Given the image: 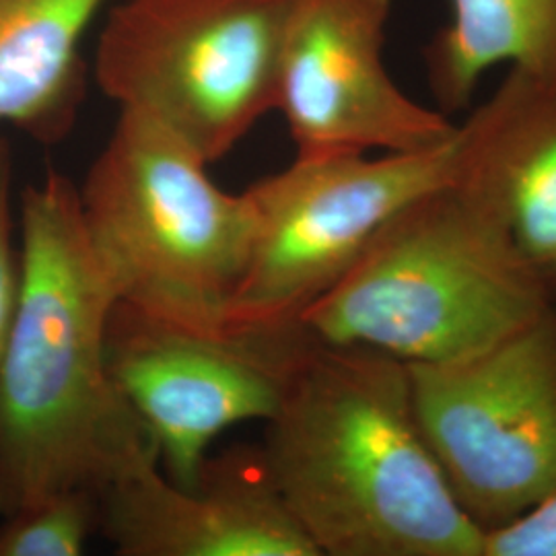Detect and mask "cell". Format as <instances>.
<instances>
[{
    "label": "cell",
    "instance_id": "4",
    "mask_svg": "<svg viewBox=\"0 0 556 556\" xmlns=\"http://www.w3.org/2000/svg\"><path fill=\"white\" fill-rule=\"evenodd\" d=\"M155 119L119 110L79 186L89 241L118 303L190 330L227 332L252 250L245 194Z\"/></svg>",
    "mask_w": 556,
    "mask_h": 556
},
{
    "label": "cell",
    "instance_id": "7",
    "mask_svg": "<svg viewBox=\"0 0 556 556\" xmlns=\"http://www.w3.org/2000/svg\"><path fill=\"white\" fill-rule=\"evenodd\" d=\"M418 420L486 534L556 491V305L464 357L408 365Z\"/></svg>",
    "mask_w": 556,
    "mask_h": 556
},
{
    "label": "cell",
    "instance_id": "14",
    "mask_svg": "<svg viewBox=\"0 0 556 556\" xmlns=\"http://www.w3.org/2000/svg\"><path fill=\"white\" fill-rule=\"evenodd\" d=\"M100 526V493H50L0 517V556H80Z\"/></svg>",
    "mask_w": 556,
    "mask_h": 556
},
{
    "label": "cell",
    "instance_id": "9",
    "mask_svg": "<svg viewBox=\"0 0 556 556\" xmlns=\"http://www.w3.org/2000/svg\"><path fill=\"white\" fill-rule=\"evenodd\" d=\"M392 0H287L277 112L299 157L418 153L457 124L406 96L386 68Z\"/></svg>",
    "mask_w": 556,
    "mask_h": 556
},
{
    "label": "cell",
    "instance_id": "11",
    "mask_svg": "<svg viewBox=\"0 0 556 556\" xmlns=\"http://www.w3.org/2000/svg\"><path fill=\"white\" fill-rule=\"evenodd\" d=\"M452 181L497 215L556 299V83L507 71L457 124Z\"/></svg>",
    "mask_w": 556,
    "mask_h": 556
},
{
    "label": "cell",
    "instance_id": "3",
    "mask_svg": "<svg viewBox=\"0 0 556 556\" xmlns=\"http://www.w3.org/2000/svg\"><path fill=\"white\" fill-rule=\"evenodd\" d=\"M555 305L497 215L447 181L397 211L299 324L415 365L470 355Z\"/></svg>",
    "mask_w": 556,
    "mask_h": 556
},
{
    "label": "cell",
    "instance_id": "16",
    "mask_svg": "<svg viewBox=\"0 0 556 556\" xmlns=\"http://www.w3.org/2000/svg\"><path fill=\"white\" fill-rule=\"evenodd\" d=\"M482 556H556V491L516 521L486 532Z\"/></svg>",
    "mask_w": 556,
    "mask_h": 556
},
{
    "label": "cell",
    "instance_id": "6",
    "mask_svg": "<svg viewBox=\"0 0 556 556\" xmlns=\"http://www.w3.org/2000/svg\"><path fill=\"white\" fill-rule=\"evenodd\" d=\"M452 178L454 139L418 153L295 155L252 184L243 192L252 250L231 303V330L299 324L397 211Z\"/></svg>",
    "mask_w": 556,
    "mask_h": 556
},
{
    "label": "cell",
    "instance_id": "8",
    "mask_svg": "<svg viewBox=\"0 0 556 556\" xmlns=\"http://www.w3.org/2000/svg\"><path fill=\"white\" fill-rule=\"evenodd\" d=\"M309 344L301 324L204 332L118 303L108 357L119 392L155 441L161 470L192 484L220 433L275 417Z\"/></svg>",
    "mask_w": 556,
    "mask_h": 556
},
{
    "label": "cell",
    "instance_id": "13",
    "mask_svg": "<svg viewBox=\"0 0 556 556\" xmlns=\"http://www.w3.org/2000/svg\"><path fill=\"white\" fill-rule=\"evenodd\" d=\"M450 11L422 50L431 96L445 116L468 110L497 66L556 83V0H450Z\"/></svg>",
    "mask_w": 556,
    "mask_h": 556
},
{
    "label": "cell",
    "instance_id": "5",
    "mask_svg": "<svg viewBox=\"0 0 556 556\" xmlns=\"http://www.w3.org/2000/svg\"><path fill=\"white\" fill-rule=\"evenodd\" d=\"M287 0H122L101 25L93 79L208 163L277 112Z\"/></svg>",
    "mask_w": 556,
    "mask_h": 556
},
{
    "label": "cell",
    "instance_id": "2",
    "mask_svg": "<svg viewBox=\"0 0 556 556\" xmlns=\"http://www.w3.org/2000/svg\"><path fill=\"white\" fill-rule=\"evenodd\" d=\"M260 450L318 556H482L397 358L312 338Z\"/></svg>",
    "mask_w": 556,
    "mask_h": 556
},
{
    "label": "cell",
    "instance_id": "12",
    "mask_svg": "<svg viewBox=\"0 0 556 556\" xmlns=\"http://www.w3.org/2000/svg\"><path fill=\"white\" fill-rule=\"evenodd\" d=\"M110 0H0V124L40 144L75 130L87 96L83 41Z\"/></svg>",
    "mask_w": 556,
    "mask_h": 556
},
{
    "label": "cell",
    "instance_id": "1",
    "mask_svg": "<svg viewBox=\"0 0 556 556\" xmlns=\"http://www.w3.org/2000/svg\"><path fill=\"white\" fill-rule=\"evenodd\" d=\"M20 241V299L0 357V517L66 489L101 495L160 464L110 369L118 295L73 179L48 169L21 190Z\"/></svg>",
    "mask_w": 556,
    "mask_h": 556
},
{
    "label": "cell",
    "instance_id": "15",
    "mask_svg": "<svg viewBox=\"0 0 556 556\" xmlns=\"http://www.w3.org/2000/svg\"><path fill=\"white\" fill-rule=\"evenodd\" d=\"M21 289L20 200L15 197V149L0 135V357Z\"/></svg>",
    "mask_w": 556,
    "mask_h": 556
},
{
    "label": "cell",
    "instance_id": "10",
    "mask_svg": "<svg viewBox=\"0 0 556 556\" xmlns=\"http://www.w3.org/2000/svg\"><path fill=\"white\" fill-rule=\"evenodd\" d=\"M100 536L119 556H318L250 445L208 454L192 484L160 464L112 482Z\"/></svg>",
    "mask_w": 556,
    "mask_h": 556
}]
</instances>
